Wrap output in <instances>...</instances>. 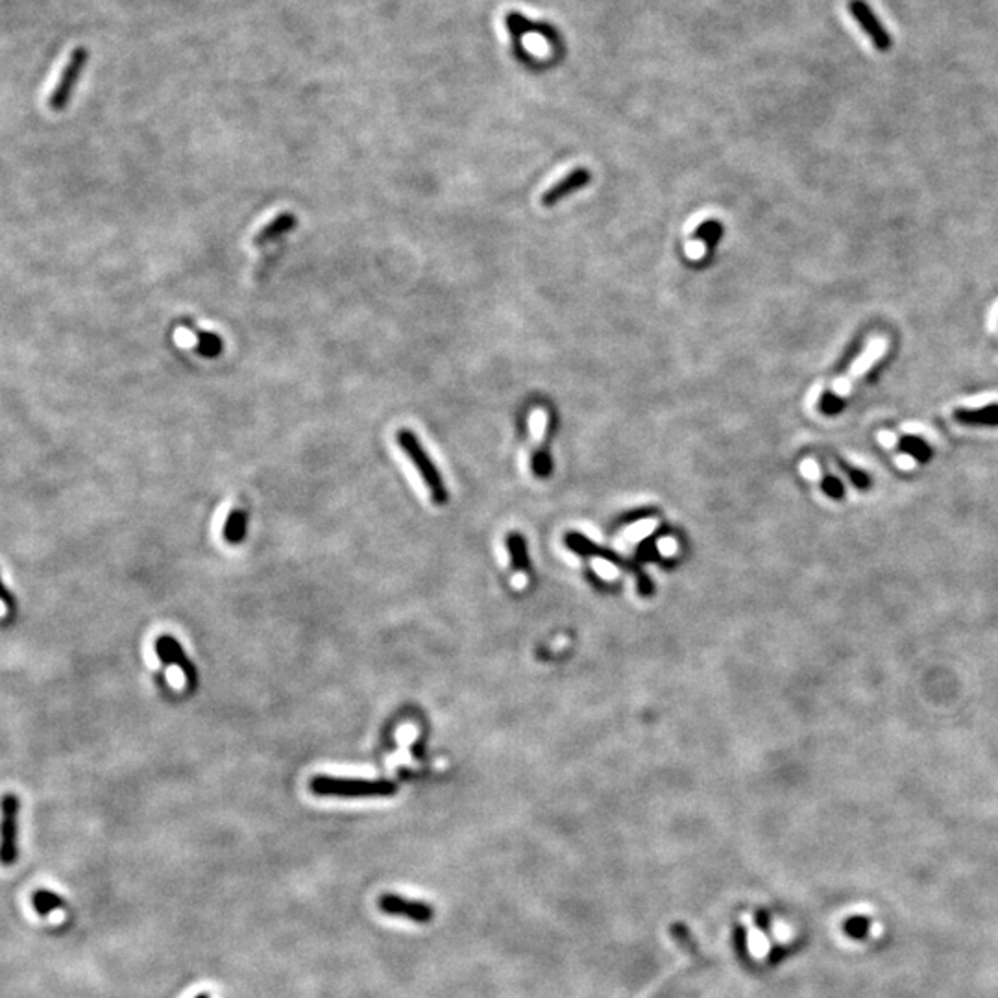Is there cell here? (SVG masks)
Masks as SVG:
<instances>
[{"instance_id": "1", "label": "cell", "mask_w": 998, "mask_h": 998, "mask_svg": "<svg viewBox=\"0 0 998 998\" xmlns=\"http://www.w3.org/2000/svg\"><path fill=\"white\" fill-rule=\"evenodd\" d=\"M311 793L335 798H388L397 793V784L387 779L363 780L331 775H314L309 780Z\"/></svg>"}, {"instance_id": "2", "label": "cell", "mask_w": 998, "mask_h": 998, "mask_svg": "<svg viewBox=\"0 0 998 998\" xmlns=\"http://www.w3.org/2000/svg\"><path fill=\"white\" fill-rule=\"evenodd\" d=\"M396 443H397L399 448H402V452L407 455V459L413 462L416 471L420 473L424 485L427 487V490L431 494L433 503L434 505L448 503L450 494H448V489L444 485V479H443L441 471H438V468L434 466V462L431 461V457L427 455L422 443L418 441V436L411 429L402 427V429H397V433H396Z\"/></svg>"}, {"instance_id": "3", "label": "cell", "mask_w": 998, "mask_h": 998, "mask_svg": "<svg viewBox=\"0 0 998 998\" xmlns=\"http://www.w3.org/2000/svg\"><path fill=\"white\" fill-rule=\"evenodd\" d=\"M88 60H89V52H88L86 47H78V49L72 51L70 58L65 61V65L60 72V78H58L54 89H51V93L47 97V106H49L51 111L60 113L69 106L72 91H74L79 76H82V72L88 65Z\"/></svg>"}, {"instance_id": "4", "label": "cell", "mask_w": 998, "mask_h": 998, "mask_svg": "<svg viewBox=\"0 0 998 998\" xmlns=\"http://www.w3.org/2000/svg\"><path fill=\"white\" fill-rule=\"evenodd\" d=\"M17 812L19 798L14 793L0 798V863L6 867L17 858Z\"/></svg>"}, {"instance_id": "5", "label": "cell", "mask_w": 998, "mask_h": 998, "mask_svg": "<svg viewBox=\"0 0 998 998\" xmlns=\"http://www.w3.org/2000/svg\"><path fill=\"white\" fill-rule=\"evenodd\" d=\"M378 906L385 915L402 917L416 925H427L434 919V909L424 900H411L397 893H383L378 899Z\"/></svg>"}, {"instance_id": "6", "label": "cell", "mask_w": 998, "mask_h": 998, "mask_svg": "<svg viewBox=\"0 0 998 998\" xmlns=\"http://www.w3.org/2000/svg\"><path fill=\"white\" fill-rule=\"evenodd\" d=\"M154 651L157 655V658L162 660L165 666H174L182 671L185 683L194 688L196 683H198V673H196V667L194 664L189 660L187 653L183 651L182 644L176 640L174 636L171 634H162L155 638L154 642Z\"/></svg>"}, {"instance_id": "7", "label": "cell", "mask_w": 998, "mask_h": 998, "mask_svg": "<svg viewBox=\"0 0 998 998\" xmlns=\"http://www.w3.org/2000/svg\"><path fill=\"white\" fill-rule=\"evenodd\" d=\"M847 6H849V12L853 14V17L856 19V23L860 24V28L869 35L874 49L881 51V52H888L893 45L891 35L882 26V23L876 19V15L872 14L871 6L865 3V0H849Z\"/></svg>"}, {"instance_id": "8", "label": "cell", "mask_w": 998, "mask_h": 998, "mask_svg": "<svg viewBox=\"0 0 998 998\" xmlns=\"http://www.w3.org/2000/svg\"><path fill=\"white\" fill-rule=\"evenodd\" d=\"M590 180H592V174H590L588 169L579 167V169L572 171L568 176H564L563 180H558L556 183H553V185L542 194V206L551 208V206L558 204L563 198H566V196L574 194L575 191L586 187V185L590 183Z\"/></svg>"}, {"instance_id": "9", "label": "cell", "mask_w": 998, "mask_h": 998, "mask_svg": "<svg viewBox=\"0 0 998 998\" xmlns=\"http://www.w3.org/2000/svg\"><path fill=\"white\" fill-rule=\"evenodd\" d=\"M566 546H568L574 553H577V555H581V556H597V558H603V561H609V563H612V564H616V566H630L629 563L623 561V558H621L618 553H614V551H611V549H605V547H602V546L593 544L590 538H586V536L581 535V533H570V535H566Z\"/></svg>"}, {"instance_id": "10", "label": "cell", "mask_w": 998, "mask_h": 998, "mask_svg": "<svg viewBox=\"0 0 998 998\" xmlns=\"http://www.w3.org/2000/svg\"><path fill=\"white\" fill-rule=\"evenodd\" d=\"M298 224V219L294 217V213H282L277 215L274 220H270L266 226H263L256 235H254V245L256 247H265V245H270L274 241H277L279 237H284L287 233H291Z\"/></svg>"}, {"instance_id": "11", "label": "cell", "mask_w": 998, "mask_h": 998, "mask_svg": "<svg viewBox=\"0 0 998 998\" xmlns=\"http://www.w3.org/2000/svg\"><path fill=\"white\" fill-rule=\"evenodd\" d=\"M954 420L969 427H998V404H989L980 409H956Z\"/></svg>"}, {"instance_id": "12", "label": "cell", "mask_w": 998, "mask_h": 998, "mask_svg": "<svg viewBox=\"0 0 998 998\" xmlns=\"http://www.w3.org/2000/svg\"><path fill=\"white\" fill-rule=\"evenodd\" d=\"M247 531H248V512L245 508H233L224 522V529H222L224 542L229 546H238L247 538Z\"/></svg>"}, {"instance_id": "13", "label": "cell", "mask_w": 998, "mask_h": 998, "mask_svg": "<svg viewBox=\"0 0 998 998\" xmlns=\"http://www.w3.org/2000/svg\"><path fill=\"white\" fill-rule=\"evenodd\" d=\"M899 450L902 453L909 455L911 459H915L917 462H921V464L930 462L932 457H934L932 446L917 434H902L900 441H899Z\"/></svg>"}, {"instance_id": "14", "label": "cell", "mask_w": 998, "mask_h": 998, "mask_svg": "<svg viewBox=\"0 0 998 998\" xmlns=\"http://www.w3.org/2000/svg\"><path fill=\"white\" fill-rule=\"evenodd\" d=\"M189 330L192 331L194 339H196V346L194 350L202 355V357H208V359H213V357H219L222 353V348H224V342L222 339L217 335V333H210V331H204V330H196L191 322H187Z\"/></svg>"}, {"instance_id": "15", "label": "cell", "mask_w": 998, "mask_h": 998, "mask_svg": "<svg viewBox=\"0 0 998 998\" xmlns=\"http://www.w3.org/2000/svg\"><path fill=\"white\" fill-rule=\"evenodd\" d=\"M507 549L510 553L512 568L520 574H527L529 570V555H527V544L520 533L507 535Z\"/></svg>"}, {"instance_id": "16", "label": "cell", "mask_w": 998, "mask_h": 998, "mask_svg": "<svg viewBox=\"0 0 998 998\" xmlns=\"http://www.w3.org/2000/svg\"><path fill=\"white\" fill-rule=\"evenodd\" d=\"M32 906L35 909V913L39 915H49L52 913L54 909L61 908L63 906V900L52 893V891H47V890H37L32 893Z\"/></svg>"}, {"instance_id": "17", "label": "cell", "mask_w": 998, "mask_h": 998, "mask_svg": "<svg viewBox=\"0 0 998 998\" xmlns=\"http://www.w3.org/2000/svg\"><path fill=\"white\" fill-rule=\"evenodd\" d=\"M551 431H553V422L547 424V441L544 446H538L533 453V471L536 477H549L551 470H553V462H551V455H549V450H547V443H549V436H551Z\"/></svg>"}, {"instance_id": "18", "label": "cell", "mask_w": 998, "mask_h": 998, "mask_svg": "<svg viewBox=\"0 0 998 998\" xmlns=\"http://www.w3.org/2000/svg\"><path fill=\"white\" fill-rule=\"evenodd\" d=\"M722 233H723L722 222H717V220H706V222H703V224L697 226V229H695V233H694L692 238H694V241H703V243H706L708 248H712V247H715L717 241H720V238H722Z\"/></svg>"}, {"instance_id": "19", "label": "cell", "mask_w": 998, "mask_h": 998, "mask_svg": "<svg viewBox=\"0 0 998 998\" xmlns=\"http://www.w3.org/2000/svg\"><path fill=\"white\" fill-rule=\"evenodd\" d=\"M863 348H865V337L860 335V337H856V339L849 344V348L845 350V353L842 355L840 361H837V365H835V368H834V374H835V376L845 374V372L851 368V365L860 357V353L863 351Z\"/></svg>"}, {"instance_id": "20", "label": "cell", "mask_w": 998, "mask_h": 998, "mask_svg": "<svg viewBox=\"0 0 998 998\" xmlns=\"http://www.w3.org/2000/svg\"><path fill=\"white\" fill-rule=\"evenodd\" d=\"M817 409L819 413H823L825 416H835L840 415L844 409H845V399L842 396H837L835 392L832 390H823L821 396H819V402H817Z\"/></svg>"}, {"instance_id": "21", "label": "cell", "mask_w": 998, "mask_h": 998, "mask_svg": "<svg viewBox=\"0 0 998 998\" xmlns=\"http://www.w3.org/2000/svg\"><path fill=\"white\" fill-rule=\"evenodd\" d=\"M834 462L837 464V468H840V470L847 475L849 481H851L858 490H869V489L872 487L871 477H869L865 471H862V470H858V468H853L849 462H845V461L840 459V457H834Z\"/></svg>"}, {"instance_id": "22", "label": "cell", "mask_w": 998, "mask_h": 998, "mask_svg": "<svg viewBox=\"0 0 998 998\" xmlns=\"http://www.w3.org/2000/svg\"><path fill=\"white\" fill-rule=\"evenodd\" d=\"M821 490L830 498V499H835V501H842L845 498V487L844 483L837 479L835 475L825 471L823 477H821Z\"/></svg>"}, {"instance_id": "23", "label": "cell", "mask_w": 998, "mask_h": 998, "mask_svg": "<svg viewBox=\"0 0 998 998\" xmlns=\"http://www.w3.org/2000/svg\"><path fill=\"white\" fill-rule=\"evenodd\" d=\"M675 980H676V978H673V980H669V982H666V985H662V987H660V989H657V991H655V993H653V996H651V998H666V996H667V993H669V991H671V987H673V984H675Z\"/></svg>"}, {"instance_id": "24", "label": "cell", "mask_w": 998, "mask_h": 998, "mask_svg": "<svg viewBox=\"0 0 998 998\" xmlns=\"http://www.w3.org/2000/svg\"><path fill=\"white\" fill-rule=\"evenodd\" d=\"M194 998H210V994H208V993H200V994H196Z\"/></svg>"}]
</instances>
